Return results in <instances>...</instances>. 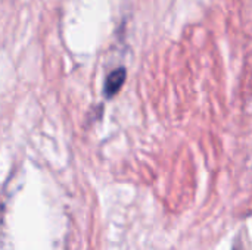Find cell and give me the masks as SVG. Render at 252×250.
Instances as JSON below:
<instances>
[{
  "instance_id": "6da1fadb",
  "label": "cell",
  "mask_w": 252,
  "mask_h": 250,
  "mask_svg": "<svg viewBox=\"0 0 252 250\" xmlns=\"http://www.w3.org/2000/svg\"><path fill=\"white\" fill-rule=\"evenodd\" d=\"M126 81V69L124 68H118V69H114L108 77H106V81H105V96L106 97H112L118 93V90L123 87Z\"/></svg>"
}]
</instances>
